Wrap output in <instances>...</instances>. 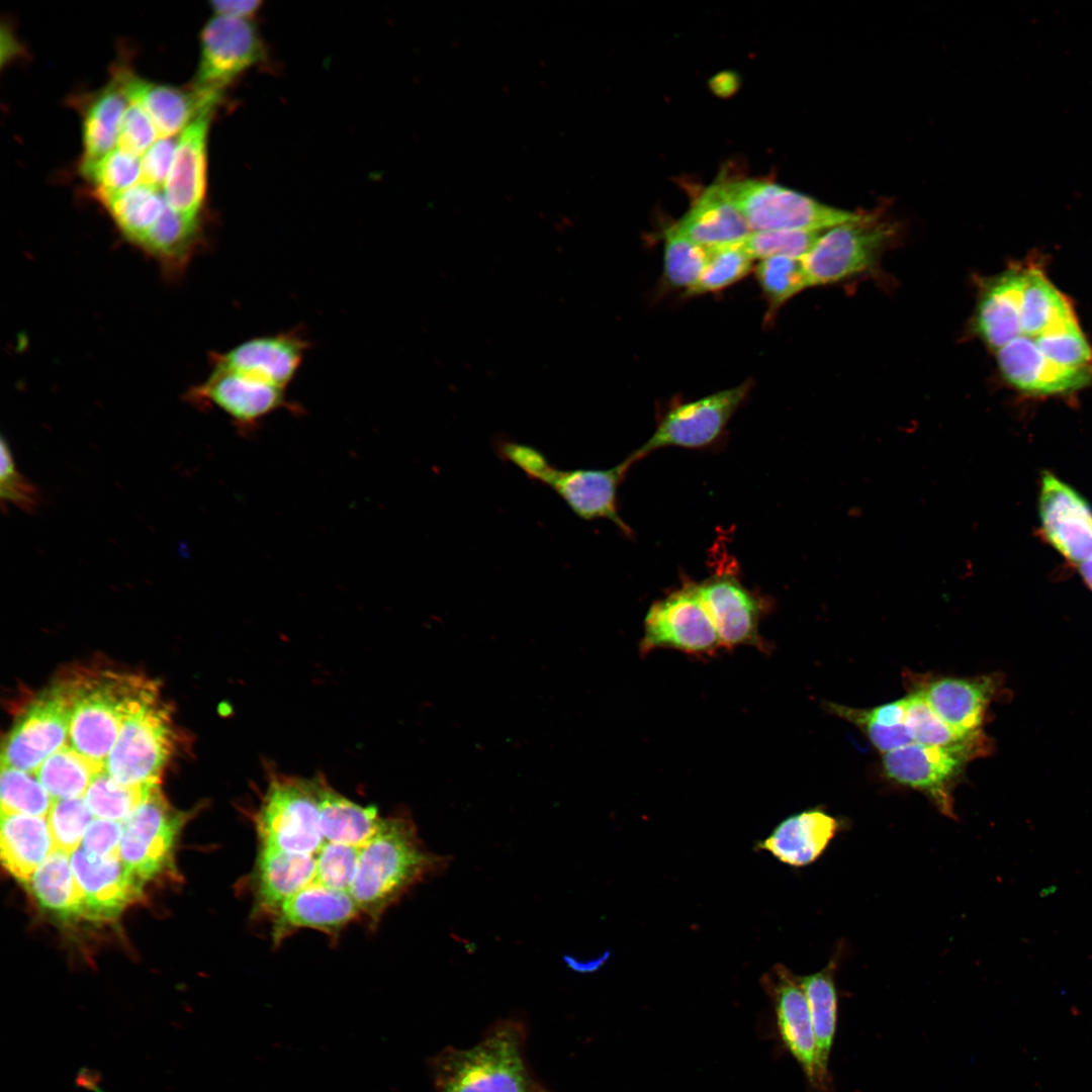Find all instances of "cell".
Returning a JSON list of instances; mask_svg holds the SVG:
<instances>
[{"label":"cell","instance_id":"obj_31","mask_svg":"<svg viewBox=\"0 0 1092 1092\" xmlns=\"http://www.w3.org/2000/svg\"><path fill=\"white\" fill-rule=\"evenodd\" d=\"M69 855L53 850L27 883L39 905L63 920L84 917L83 894Z\"/></svg>","mask_w":1092,"mask_h":1092},{"label":"cell","instance_id":"obj_3","mask_svg":"<svg viewBox=\"0 0 1092 1092\" xmlns=\"http://www.w3.org/2000/svg\"><path fill=\"white\" fill-rule=\"evenodd\" d=\"M496 455L514 464L528 478L551 488L580 519L609 520L627 536L632 530L619 514L618 489L629 468L636 462L630 454L608 469H569L554 466L545 454L524 443L507 438L494 442Z\"/></svg>","mask_w":1092,"mask_h":1092},{"label":"cell","instance_id":"obj_25","mask_svg":"<svg viewBox=\"0 0 1092 1092\" xmlns=\"http://www.w3.org/2000/svg\"><path fill=\"white\" fill-rule=\"evenodd\" d=\"M836 818L820 809H810L787 817L757 847L791 867L814 862L839 830Z\"/></svg>","mask_w":1092,"mask_h":1092},{"label":"cell","instance_id":"obj_2","mask_svg":"<svg viewBox=\"0 0 1092 1092\" xmlns=\"http://www.w3.org/2000/svg\"><path fill=\"white\" fill-rule=\"evenodd\" d=\"M63 685L71 704L70 746L102 765L126 717L158 693L151 680L111 670L86 671Z\"/></svg>","mask_w":1092,"mask_h":1092},{"label":"cell","instance_id":"obj_34","mask_svg":"<svg viewBox=\"0 0 1092 1092\" xmlns=\"http://www.w3.org/2000/svg\"><path fill=\"white\" fill-rule=\"evenodd\" d=\"M905 702V724L914 742L964 749L977 757L987 751V738L982 731L964 734L954 730L935 714L920 691L906 697Z\"/></svg>","mask_w":1092,"mask_h":1092},{"label":"cell","instance_id":"obj_49","mask_svg":"<svg viewBox=\"0 0 1092 1092\" xmlns=\"http://www.w3.org/2000/svg\"><path fill=\"white\" fill-rule=\"evenodd\" d=\"M178 140L175 138L159 139L144 154L141 160L142 183L161 190L169 175Z\"/></svg>","mask_w":1092,"mask_h":1092},{"label":"cell","instance_id":"obj_33","mask_svg":"<svg viewBox=\"0 0 1092 1092\" xmlns=\"http://www.w3.org/2000/svg\"><path fill=\"white\" fill-rule=\"evenodd\" d=\"M99 201L110 214L122 237L136 248L167 205L161 190L144 183Z\"/></svg>","mask_w":1092,"mask_h":1092},{"label":"cell","instance_id":"obj_21","mask_svg":"<svg viewBox=\"0 0 1092 1092\" xmlns=\"http://www.w3.org/2000/svg\"><path fill=\"white\" fill-rule=\"evenodd\" d=\"M211 113L202 112L182 131L163 192L173 210L197 222L202 221L206 194V145Z\"/></svg>","mask_w":1092,"mask_h":1092},{"label":"cell","instance_id":"obj_17","mask_svg":"<svg viewBox=\"0 0 1092 1092\" xmlns=\"http://www.w3.org/2000/svg\"><path fill=\"white\" fill-rule=\"evenodd\" d=\"M310 343L301 331L257 336L210 354L211 368L239 372L280 388L295 378Z\"/></svg>","mask_w":1092,"mask_h":1092},{"label":"cell","instance_id":"obj_14","mask_svg":"<svg viewBox=\"0 0 1092 1092\" xmlns=\"http://www.w3.org/2000/svg\"><path fill=\"white\" fill-rule=\"evenodd\" d=\"M71 704L62 684L44 691L25 709L8 734L2 764L34 772L69 738Z\"/></svg>","mask_w":1092,"mask_h":1092},{"label":"cell","instance_id":"obj_47","mask_svg":"<svg viewBox=\"0 0 1092 1092\" xmlns=\"http://www.w3.org/2000/svg\"><path fill=\"white\" fill-rule=\"evenodd\" d=\"M827 706L829 712L863 730L871 742L883 754L914 742L906 724L884 726L862 717L856 708L832 703Z\"/></svg>","mask_w":1092,"mask_h":1092},{"label":"cell","instance_id":"obj_51","mask_svg":"<svg viewBox=\"0 0 1092 1092\" xmlns=\"http://www.w3.org/2000/svg\"><path fill=\"white\" fill-rule=\"evenodd\" d=\"M857 710L862 717L884 726H897L905 724V698L895 702L880 705L872 709Z\"/></svg>","mask_w":1092,"mask_h":1092},{"label":"cell","instance_id":"obj_39","mask_svg":"<svg viewBox=\"0 0 1092 1092\" xmlns=\"http://www.w3.org/2000/svg\"><path fill=\"white\" fill-rule=\"evenodd\" d=\"M31 774L1 764V814L48 817L54 800Z\"/></svg>","mask_w":1092,"mask_h":1092},{"label":"cell","instance_id":"obj_29","mask_svg":"<svg viewBox=\"0 0 1092 1092\" xmlns=\"http://www.w3.org/2000/svg\"><path fill=\"white\" fill-rule=\"evenodd\" d=\"M1 860L7 872L27 884L54 850L47 817L1 814Z\"/></svg>","mask_w":1092,"mask_h":1092},{"label":"cell","instance_id":"obj_19","mask_svg":"<svg viewBox=\"0 0 1092 1092\" xmlns=\"http://www.w3.org/2000/svg\"><path fill=\"white\" fill-rule=\"evenodd\" d=\"M697 592L720 636L723 647L765 648L759 623L767 605L732 574H714Z\"/></svg>","mask_w":1092,"mask_h":1092},{"label":"cell","instance_id":"obj_24","mask_svg":"<svg viewBox=\"0 0 1092 1092\" xmlns=\"http://www.w3.org/2000/svg\"><path fill=\"white\" fill-rule=\"evenodd\" d=\"M997 361L1004 378L1016 388L1036 393H1062L1087 385L1092 369L1069 368L1049 359L1035 341L1026 336L997 350Z\"/></svg>","mask_w":1092,"mask_h":1092},{"label":"cell","instance_id":"obj_16","mask_svg":"<svg viewBox=\"0 0 1092 1092\" xmlns=\"http://www.w3.org/2000/svg\"><path fill=\"white\" fill-rule=\"evenodd\" d=\"M977 757L958 748L912 742L883 754L885 775L925 794L946 817L956 818L953 789L965 764Z\"/></svg>","mask_w":1092,"mask_h":1092},{"label":"cell","instance_id":"obj_53","mask_svg":"<svg viewBox=\"0 0 1092 1092\" xmlns=\"http://www.w3.org/2000/svg\"><path fill=\"white\" fill-rule=\"evenodd\" d=\"M1080 573L1092 590V558L1079 565Z\"/></svg>","mask_w":1092,"mask_h":1092},{"label":"cell","instance_id":"obj_7","mask_svg":"<svg viewBox=\"0 0 1092 1092\" xmlns=\"http://www.w3.org/2000/svg\"><path fill=\"white\" fill-rule=\"evenodd\" d=\"M174 738L170 714L158 702L157 693L126 717L104 761V770L124 786L160 785L161 774L174 748Z\"/></svg>","mask_w":1092,"mask_h":1092},{"label":"cell","instance_id":"obj_6","mask_svg":"<svg viewBox=\"0 0 1092 1092\" xmlns=\"http://www.w3.org/2000/svg\"><path fill=\"white\" fill-rule=\"evenodd\" d=\"M723 185L752 232H823L861 214L758 179L727 181Z\"/></svg>","mask_w":1092,"mask_h":1092},{"label":"cell","instance_id":"obj_38","mask_svg":"<svg viewBox=\"0 0 1092 1092\" xmlns=\"http://www.w3.org/2000/svg\"><path fill=\"white\" fill-rule=\"evenodd\" d=\"M756 278L768 301L766 323L789 299L810 287L802 259L777 256L761 260Z\"/></svg>","mask_w":1092,"mask_h":1092},{"label":"cell","instance_id":"obj_12","mask_svg":"<svg viewBox=\"0 0 1092 1092\" xmlns=\"http://www.w3.org/2000/svg\"><path fill=\"white\" fill-rule=\"evenodd\" d=\"M181 817L163 797L160 785L152 788L140 807L123 821L118 854L127 871L142 884L173 866Z\"/></svg>","mask_w":1092,"mask_h":1092},{"label":"cell","instance_id":"obj_13","mask_svg":"<svg viewBox=\"0 0 1092 1092\" xmlns=\"http://www.w3.org/2000/svg\"><path fill=\"white\" fill-rule=\"evenodd\" d=\"M186 399L192 404L216 407L244 435H251L267 417L287 410L300 412L285 389L239 372L211 368L209 375L191 387Z\"/></svg>","mask_w":1092,"mask_h":1092},{"label":"cell","instance_id":"obj_46","mask_svg":"<svg viewBox=\"0 0 1092 1092\" xmlns=\"http://www.w3.org/2000/svg\"><path fill=\"white\" fill-rule=\"evenodd\" d=\"M1 500L32 513L40 502L37 487L18 470L6 440H1Z\"/></svg>","mask_w":1092,"mask_h":1092},{"label":"cell","instance_id":"obj_9","mask_svg":"<svg viewBox=\"0 0 1092 1092\" xmlns=\"http://www.w3.org/2000/svg\"><path fill=\"white\" fill-rule=\"evenodd\" d=\"M639 646L642 655L658 648L712 654L723 647L696 583H685L651 605Z\"/></svg>","mask_w":1092,"mask_h":1092},{"label":"cell","instance_id":"obj_36","mask_svg":"<svg viewBox=\"0 0 1092 1092\" xmlns=\"http://www.w3.org/2000/svg\"><path fill=\"white\" fill-rule=\"evenodd\" d=\"M1075 317L1066 298L1036 269L1025 271L1021 303V333L1031 339L1045 330Z\"/></svg>","mask_w":1092,"mask_h":1092},{"label":"cell","instance_id":"obj_32","mask_svg":"<svg viewBox=\"0 0 1092 1092\" xmlns=\"http://www.w3.org/2000/svg\"><path fill=\"white\" fill-rule=\"evenodd\" d=\"M840 949L839 947L835 950L826 967L819 972L799 976L808 1001L819 1054L827 1066L837 1029L838 993L835 974L842 954Z\"/></svg>","mask_w":1092,"mask_h":1092},{"label":"cell","instance_id":"obj_20","mask_svg":"<svg viewBox=\"0 0 1092 1092\" xmlns=\"http://www.w3.org/2000/svg\"><path fill=\"white\" fill-rule=\"evenodd\" d=\"M70 860L83 894L85 918L112 920L141 898L143 884L127 871L119 854L95 856L78 848Z\"/></svg>","mask_w":1092,"mask_h":1092},{"label":"cell","instance_id":"obj_10","mask_svg":"<svg viewBox=\"0 0 1092 1092\" xmlns=\"http://www.w3.org/2000/svg\"><path fill=\"white\" fill-rule=\"evenodd\" d=\"M751 385V380H746L732 388L672 405L650 438L631 455L638 461L661 448L701 449L714 444L747 397Z\"/></svg>","mask_w":1092,"mask_h":1092},{"label":"cell","instance_id":"obj_26","mask_svg":"<svg viewBox=\"0 0 1092 1092\" xmlns=\"http://www.w3.org/2000/svg\"><path fill=\"white\" fill-rule=\"evenodd\" d=\"M672 226L682 236L707 249L739 243L752 233L746 219L728 196L723 183L706 188Z\"/></svg>","mask_w":1092,"mask_h":1092},{"label":"cell","instance_id":"obj_40","mask_svg":"<svg viewBox=\"0 0 1092 1092\" xmlns=\"http://www.w3.org/2000/svg\"><path fill=\"white\" fill-rule=\"evenodd\" d=\"M665 281L674 288L689 291L699 281L708 260V249L676 232L671 225L664 233Z\"/></svg>","mask_w":1092,"mask_h":1092},{"label":"cell","instance_id":"obj_42","mask_svg":"<svg viewBox=\"0 0 1092 1092\" xmlns=\"http://www.w3.org/2000/svg\"><path fill=\"white\" fill-rule=\"evenodd\" d=\"M81 172L93 183L94 194L101 200L134 186L141 179L142 164L138 157L115 149Z\"/></svg>","mask_w":1092,"mask_h":1092},{"label":"cell","instance_id":"obj_11","mask_svg":"<svg viewBox=\"0 0 1092 1092\" xmlns=\"http://www.w3.org/2000/svg\"><path fill=\"white\" fill-rule=\"evenodd\" d=\"M761 985L774 1004L783 1043L800 1065L810 1087L815 1092H834L829 1068L819 1054L799 976L777 964L762 976Z\"/></svg>","mask_w":1092,"mask_h":1092},{"label":"cell","instance_id":"obj_30","mask_svg":"<svg viewBox=\"0 0 1092 1092\" xmlns=\"http://www.w3.org/2000/svg\"><path fill=\"white\" fill-rule=\"evenodd\" d=\"M128 104L129 100L115 78L90 98L83 114L80 169L95 164L113 151Z\"/></svg>","mask_w":1092,"mask_h":1092},{"label":"cell","instance_id":"obj_4","mask_svg":"<svg viewBox=\"0 0 1092 1092\" xmlns=\"http://www.w3.org/2000/svg\"><path fill=\"white\" fill-rule=\"evenodd\" d=\"M266 786L252 820L258 844L313 857L327 841L321 824L318 774L287 775L266 763Z\"/></svg>","mask_w":1092,"mask_h":1092},{"label":"cell","instance_id":"obj_50","mask_svg":"<svg viewBox=\"0 0 1092 1092\" xmlns=\"http://www.w3.org/2000/svg\"><path fill=\"white\" fill-rule=\"evenodd\" d=\"M123 834V822L95 819L85 831L82 849L95 856L118 854Z\"/></svg>","mask_w":1092,"mask_h":1092},{"label":"cell","instance_id":"obj_23","mask_svg":"<svg viewBox=\"0 0 1092 1092\" xmlns=\"http://www.w3.org/2000/svg\"><path fill=\"white\" fill-rule=\"evenodd\" d=\"M362 919L353 898L322 886H308L287 899L272 917V938L279 944L303 928L322 931L333 938L351 922Z\"/></svg>","mask_w":1092,"mask_h":1092},{"label":"cell","instance_id":"obj_48","mask_svg":"<svg viewBox=\"0 0 1092 1092\" xmlns=\"http://www.w3.org/2000/svg\"><path fill=\"white\" fill-rule=\"evenodd\" d=\"M123 114L119 133L118 149L139 157L145 154L155 143L158 135L156 127L141 105L129 101Z\"/></svg>","mask_w":1092,"mask_h":1092},{"label":"cell","instance_id":"obj_41","mask_svg":"<svg viewBox=\"0 0 1092 1092\" xmlns=\"http://www.w3.org/2000/svg\"><path fill=\"white\" fill-rule=\"evenodd\" d=\"M752 259L741 242L708 249V260L696 285L687 291L698 295L722 290L745 277Z\"/></svg>","mask_w":1092,"mask_h":1092},{"label":"cell","instance_id":"obj_45","mask_svg":"<svg viewBox=\"0 0 1092 1092\" xmlns=\"http://www.w3.org/2000/svg\"><path fill=\"white\" fill-rule=\"evenodd\" d=\"M823 232L770 231L752 232L741 244L751 259L784 256L804 258Z\"/></svg>","mask_w":1092,"mask_h":1092},{"label":"cell","instance_id":"obj_28","mask_svg":"<svg viewBox=\"0 0 1092 1092\" xmlns=\"http://www.w3.org/2000/svg\"><path fill=\"white\" fill-rule=\"evenodd\" d=\"M1025 272L1009 271L988 283L975 317L981 338L999 350L1021 336V303Z\"/></svg>","mask_w":1092,"mask_h":1092},{"label":"cell","instance_id":"obj_27","mask_svg":"<svg viewBox=\"0 0 1092 1092\" xmlns=\"http://www.w3.org/2000/svg\"><path fill=\"white\" fill-rule=\"evenodd\" d=\"M995 689L994 678L981 676L937 678L918 691L946 724L961 733L972 734L982 731L985 712Z\"/></svg>","mask_w":1092,"mask_h":1092},{"label":"cell","instance_id":"obj_15","mask_svg":"<svg viewBox=\"0 0 1092 1092\" xmlns=\"http://www.w3.org/2000/svg\"><path fill=\"white\" fill-rule=\"evenodd\" d=\"M262 57V43L250 19L216 14L201 32V56L193 88L220 97L229 83Z\"/></svg>","mask_w":1092,"mask_h":1092},{"label":"cell","instance_id":"obj_44","mask_svg":"<svg viewBox=\"0 0 1092 1092\" xmlns=\"http://www.w3.org/2000/svg\"><path fill=\"white\" fill-rule=\"evenodd\" d=\"M93 814L82 798L54 800L48 822L54 850L72 854L82 842Z\"/></svg>","mask_w":1092,"mask_h":1092},{"label":"cell","instance_id":"obj_37","mask_svg":"<svg viewBox=\"0 0 1092 1092\" xmlns=\"http://www.w3.org/2000/svg\"><path fill=\"white\" fill-rule=\"evenodd\" d=\"M154 787L121 785L103 768L93 778L84 800L94 816L123 822L140 807Z\"/></svg>","mask_w":1092,"mask_h":1092},{"label":"cell","instance_id":"obj_8","mask_svg":"<svg viewBox=\"0 0 1092 1092\" xmlns=\"http://www.w3.org/2000/svg\"><path fill=\"white\" fill-rule=\"evenodd\" d=\"M894 235V226L876 213H861L822 233L802 258L809 286L824 285L873 266Z\"/></svg>","mask_w":1092,"mask_h":1092},{"label":"cell","instance_id":"obj_18","mask_svg":"<svg viewBox=\"0 0 1092 1092\" xmlns=\"http://www.w3.org/2000/svg\"><path fill=\"white\" fill-rule=\"evenodd\" d=\"M1038 513L1046 540L1078 566L1092 558V508L1052 473L1041 478Z\"/></svg>","mask_w":1092,"mask_h":1092},{"label":"cell","instance_id":"obj_52","mask_svg":"<svg viewBox=\"0 0 1092 1092\" xmlns=\"http://www.w3.org/2000/svg\"><path fill=\"white\" fill-rule=\"evenodd\" d=\"M260 4L261 2L256 0L213 1L211 7L217 15L250 19Z\"/></svg>","mask_w":1092,"mask_h":1092},{"label":"cell","instance_id":"obj_1","mask_svg":"<svg viewBox=\"0 0 1092 1092\" xmlns=\"http://www.w3.org/2000/svg\"><path fill=\"white\" fill-rule=\"evenodd\" d=\"M449 858L424 845L411 814L383 817L363 847L350 895L362 919L376 926L386 910L417 884L448 866Z\"/></svg>","mask_w":1092,"mask_h":1092},{"label":"cell","instance_id":"obj_43","mask_svg":"<svg viewBox=\"0 0 1092 1092\" xmlns=\"http://www.w3.org/2000/svg\"><path fill=\"white\" fill-rule=\"evenodd\" d=\"M1035 343L1053 362L1069 368L1089 367L1092 351L1082 335L1075 317L1045 330Z\"/></svg>","mask_w":1092,"mask_h":1092},{"label":"cell","instance_id":"obj_22","mask_svg":"<svg viewBox=\"0 0 1092 1092\" xmlns=\"http://www.w3.org/2000/svg\"><path fill=\"white\" fill-rule=\"evenodd\" d=\"M113 78L128 100L141 105L148 113L159 139L174 138L202 112L212 111L219 99L193 87L181 89L148 82L128 70L119 69Z\"/></svg>","mask_w":1092,"mask_h":1092},{"label":"cell","instance_id":"obj_35","mask_svg":"<svg viewBox=\"0 0 1092 1092\" xmlns=\"http://www.w3.org/2000/svg\"><path fill=\"white\" fill-rule=\"evenodd\" d=\"M104 765L65 745L34 771L53 800L84 798L88 787Z\"/></svg>","mask_w":1092,"mask_h":1092},{"label":"cell","instance_id":"obj_5","mask_svg":"<svg viewBox=\"0 0 1092 1092\" xmlns=\"http://www.w3.org/2000/svg\"><path fill=\"white\" fill-rule=\"evenodd\" d=\"M522 1035L506 1022L472 1048L443 1052L435 1067L437 1092H532Z\"/></svg>","mask_w":1092,"mask_h":1092}]
</instances>
